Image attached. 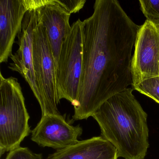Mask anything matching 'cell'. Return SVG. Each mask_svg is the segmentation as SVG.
<instances>
[{"label": "cell", "mask_w": 159, "mask_h": 159, "mask_svg": "<svg viewBox=\"0 0 159 159\" xmlns=\"http://www.w3.org/2000/svg\"><path fill=\"white\" fill-rule=\"evenodd\" d=\"M33 66L42 99V115L60 114L57 89L56 67L46 30L39 19L33 32Z\"/></svg>", "instance_id": "5b68a950"}, {"label": "cell", "mask_w": 159, "mask_h": 159, "mask_svg": "<svg viewBox=\"0 0 159 159\" xmlns=\"http://www.w3.org/2000/svg\"><path fill=\"white\" fill-rule=\"evenodd\" d=\"M38 21L37 9L29 10L26 13L17 36L16 43L19 48L10 57L12 62L8 67L12 71L18 72L25 79L40 106L42 99L37 85L32 57L33 32Z\"/></svg>", "instance_id": "52a82bcc"}, {"label": "cell", "mask_w": 159, "mask_h": 159, "mask_svg": "<svg viewBox=\"0 0 159 159\" xmlns=\"http://www.w3.org/2000/svg\"><path fill=\"white\" fill-rule=\"evenodd\" d=\"M37 10L39 20L46 30L57 69L62 44L71 29V14L58 4V0H48V4Z\"/></svg>", "instance_id": "30bf717a"}, {"label": "cell", "mask_w": 159, "mask_h": 159, "mask_svg": "<svg viewBox=\"0 0 159 159\" xmlns=\"http://www.w3.org/2000/svg\"><path fill=\"white\" fill-rule=\"evenodd\" d=\"M82 21L71 25L63 42L56 69V84L59 99H66L73 106L80 92L83 71Z\"/></svg>", "instance_id": "277c9868"}, {"label": "cell", "mask_w": 159, "mask_h": 159, "mask_svg": "<svg viewBox=\"0 0 159 159\" xmlns=\"http://www.w3.org/2000/svg\"><path fill=\"white\" fill-rule=\"evenodd\" d=\"M30 115L16 78L0 73V155L20 147L31 132Z\"/></svg>", "instance_id": "3957f363"}, {"label": "cell", "mask_w": 159, "mask_h": 159, "mask_svg": "<svg viewBox=\"0 0 159 159\" xmlns=\"http://www.w3.org/2000/svg\"><path fill=\"white\" fill-rule=\"evenodd\" d=\"M114 146L102 136L79 141L50 154L46 159H118Z\"/></svg>", "instance_id": "8fae6325"}, {"label": "cell", "mask_w": 159, "mask_h": 159, "mask_svg": "<svg viewBox=\"0 0 159 159\" xmlns=\"http://www.w3.org/2000/svg\"><path fill=\"white\" fill-rule=\"evenodd\" d=\"M5 159H43L42 154L31 151L28 148L19 147L9 152Z\"/></svg>", "instance_id": "5bb4252c"}, {"label": "cell", "mask_w": 159, "mask_h": 159, "mask_svg": "<svg viewBox=\"0 0 159 159\" xmlns=\"http://www.w3.org/2000/svg\"><path fill=\"white\" fill-rule=\"evenodd\" d=\"M82 133V127L72 125L66 120V115L47 114L42 116L31 131V139L40 147L58 150L78 143Z\"/></svg>", "instance_id": "ba28073f"}, {"label": "cell", "mask_w": 159, "mask_h": 159, "mask_svg": "<svg viewBox=\"0 0 159 159\" xmlns=\"http://www.w3.org/2000/svg\"><path fill=\"white\" fill-rule=\"evenodd\" d=\"M132 88L159 104V76L145 80Z\"/></svg>", "instance_id": "7c38bea8"}, {"label": "cell", "mask_w": 159, "mask_h": 159, "mask_svg": "<svg viewBox=\"0 0 159 159\" xmlns=\"http://www.w3.org/2000/svg\"><path fill=\"white\" fill-rule=\"evenodd\" d=\"M117 0H96L82 21L83 71L73 119L86 120L132 84V52L138 30Z\"/></svg>", "instance_id": "6da1fadb"}, {"label": "cell", "mask_w": 159, "mask_h": 159, "mask_svg": "<svg viewBox=\"0 0 159 159\" xmlns=\"http://www.w3.org/2000/svg\"><path fill=\"white\" fill-rule=\"evenodd\" d=\"M132 87L104 102L92 117L101 135L116 148L118 157L144 159L149 147L148 114L133 94Z\"/></svg>", "instance_id": "7a4b0ae2"}, {"label": "cell", "mask_w": 159, "mask_h": 159, "mask_svg": "<svg viewBox=\"0 0 159 159\" xmlns=\"http://www.w3.org/2000/svg\"><path fill=\"white\" fill-rule=\"evenodd\" d=\"M132 87L159 76V24L146 20L140 26L131 63Z\"/></svg>", "instance_id": "8992f818"}, {"label": "cell", "mask_w": 159, "mask_h": 159, "mask_svg": "<svg viewBox=\"0 0 159 159\" xmlns=\"http://www.w3.org/2000/svg\"><path fill=\"white\" fill-rule=\"evenodd\" d=\"M140 9L147 20L159 24V0H139Z\"/></svg>", "instance_id": "4fadbf2b"}, {"label": "cell", "mask_w": 159, "mask_h": 159, "mask_svg": "<svg viewBox=\"0 0 159 159\" xmlns=\"http://www.w3.org/2000/svg\"><path fill=\"white\" fill-rule=\"evenodd\" d=\"M24 0H0V63H7L26 13Z\"/></svg>", "instance_id": "9c48e42d"}]
</instances>
